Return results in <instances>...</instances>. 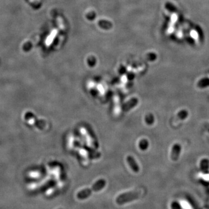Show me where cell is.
<instances>
[{
    "label": "cell",
    "instance_id": "6",
    "mask_svg": "<svg viewBox=\"0 0 209 209\" xmlns=\"http://www.w3.org/2000/svg\"><path fill=\"white\" fill-rule=\"evenodd\" d=\"M139 146L141 148V150L142 151H145L146 150L148 147L149 146V143L148 141L146 139H142L140 141L139 144Z\"/></svg>",
    "mask_w": 209,
    "mask_h": 209
},
{
    "label": "cell",
    "instance_id": "1",
    "mask_svg": "<svg viewBox=\"0 0 209 209\" xmlns=\"http://www.w3.org/2000/svg\"><path fill=\"white\" fill-rule=\"evenodd\" d=\"M106 181L104 179H100L96 181L91 188H87L79 192L77 194V198L83 200L89 197L91 195L95 192H98L103 189L106 185Z\"/></svg>",
    "mask_w": 209,
    "mask_h": 209
},
{
    "label": "cell",
    "instance_id": "7",
    "mask_svg": "<svg viewBox=\"0 0 209 209\" xmlns=\"http://www.w3.org/2000/svg\"><path fill=\"white\" fill-rule=\"evenodd\" d=\"M145 122L148 125H152L154 123V117L152 114H148L145 117Z\"/></svg>",
    "mask_w": 209,
    "mask_h": 209
},
{
    "label": "cell",
    "instance_id": "5",
    "mask_svg": "<svg viewBox=\"0 0 209 209\" xmlns=\"http://www.w3.org/2000/svg\"><path fill=\"white\" fill-rule=\"evenodd\" d=\"M179 152H180V146L178 144L175 145L172 149L171 159L173 160H177L179 154Z\"/></svg>",
    "mask_w": 209,
    "mask_h": 209
},
{
    "label": "cell",
    "instance_id": "2",
    "mask_svg": "<svg viewBox=\"0 0 209 209\" xmlns=\"http://www.w3.org/2000/svg\"><path fill=\"white\" fill-rule=\"evenodd\" d=\"M141 195V191H131L123 193L119 195L116 199V202L119 205H122L139 198Z\"/></svg>",
    "mask_w": 209,
    "mask_h": 209
},
{
    "label": "cell",
    "instance_id": "4",
    "mask_svg": "<svg viewBox=\"0 0 209 209\" xmlns=\"http://www.w3.org/2000/svg\"><path fill=\"white\" fill-rule=\"evenodd\" d=\"M127 161L133 171H134L135 172H138L139 171V167L137 165L136 161L135 160V159H134L133 157H132L131 156H127Z\"/></svg>",
    "mask_w": 209,
    "mask_h": 209
},
{
    "label": "cell",
    "instance_id": "3",
    "mask_svg": "<svg viewBox=\"0 0 209 209\" xmlns=\"http://www.w3.org/2000/svg\"><path fill=\"white\" fill-rule=\"evenodd\" d=\"M138 99L137 98H132L123 106L122 109L125 112H127L130 109H132L134 107H135L138 104Z\"/></svg>",
    "mask_w": 209,
    "mask_h": 209
},
{
    "label": "cell",
    "instance_id": "8",
    "mask_svg": "<svg viewBox=\"0 0 209 209\" xmlns=\"http://www.w3.org/2000/svg\"></svg>",
    "mask_w": 209,
    "mask_h": 209
}]
</instances>
